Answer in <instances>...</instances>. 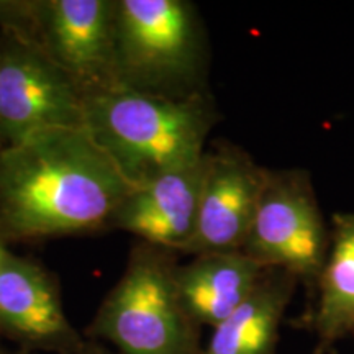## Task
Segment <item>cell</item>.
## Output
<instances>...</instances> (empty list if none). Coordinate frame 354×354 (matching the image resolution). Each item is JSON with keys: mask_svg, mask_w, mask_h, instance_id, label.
I'll return each mask as SVG.
<instances>
[{"mask_svg": "<svg viewBox=\"0 0 354 354\" xmlns=\"http://www.w3.org/2000/svg\"><path fill=\"white\" fill-rule=\"evenodd\" d=\"M131 190L84 127L35 133L0 149V243L109 232Z\"/></svg>", "mask_w": 354, "mask_h": 354, "instance_id": "1", "label": "cell"}, {"mask_svg": "<svg viewBox=\"0 0 354 354\" xmlns=\"http://www.w3.org/2000/svg\"><path fill=\"white\" fill-rule=\"evenodd\" d=\"M218 120L210 91L169 99L112 86L84 95V128L133 187L198 161Z\"/></svg>", "mask_w": 354, "mask_h": 354, "instance_id": "2", "label": "cell"}, {"mask_svg": "<svg viewBox=\"0 0 354 354\" xmlns=\"http://www.w3.org/2000/svg\"><path fill=\"white\" fill-rule=\"evenodd\" d=\"M209 43L189 0H117L115 86L185 99L209 91Z\"/></svg>", "mask_w": 354, "mask_h": 354, "instance_id": "3", "label": "cell"}, {"mask_svg": "<svg viewBox=\"0 0 354 354\" xmlns=\"http://www.w3.org/2000/svg\"><path fill=\"white\" fill-rule=\"evenodd\" d=\"M179 254L138 241L84 336L117 354H202L201 326L176 286Z\"/></svg>", "mask_w": 354, "mask_h": 354, "instance_id": "4", "label": "cell"}, {"mask_svg": "<svg viewBox=\"0 0 354 354\" xmlns=\"http://www.w3.org/2000/svg\"><path fill=\"white\" fill-rule=\"evenodd\" d=\"M117 0H0V33L26 44L84 95L115 86Z\"/></svg>", "mask_w": 354, "mask_h": 354, "instance_id": "5", "label": "cell"}, {"mask_svg": "<svg viewBox=\"0 0 354 354\" xmlns=\"http://www.w3.org/2000/svg\"><path fill=\"white\" fill-rule=\"evenodd\" d=\"M330 246L312 176L302 167L268 169L243 253L315 287Z\"/></svg>", "mask_w": 354, "mask_h": 354, "instance_id": "6", "label": "cell"}, {"mask_svg": "<svg viewBox=\"0 0 354 354\" xmlns=\"http://www.w3.org/2000/svg\"><path fill=\"white\" fill-rule=\"evenodd\" d=\"M84 127V92L26 44L0 33V136L3 148L55 128Z\"/></svg>", "mask_w": 354, "mask_h": 354, "instance_id": "7", "label": "cell"}, {"mask_svg": "<svg viewBox=\"0 0 354 354\" xmlns=\"http://www.w3.org/2000/svg\"><path fill=\"white\" fill-rule=\"evenodd\" d=\"M268 169L228 141L207 148L196 230L180 256L241 251Z\"/></svg>", "mask_w": 354, "mask_h": 354, "instance_id": "8", "label": "cell"}, {"mask_svg": "<svg viewBox=\"0 0 354 354\" xmlns=\"http://www.w3.org/2000/svg\"><path fill=\"white\" fill-rule=\"evenodd\" d=\"M30 354H71L86 336L66 313L55 274L26 256L0 258V339Z\"/></svg>", "mask_w": 354, "mask_h": 354, "instance_id": "9", "label": "cell"}, {"mask_svg": "<svg viewBox=\"0 0 354 354\" xmlns=\"http://www.w3.org/2000/svg\"><path fill=\"white\" fill-rule=\"evenodd\" d=\"M205 174V153L192 165L133 187L113 220L112 230L180 256L192 238Z\"/></svg>", "mask_w": 354, "mask_h": 354, "instance_id": "10", "label": "cell"}, {"mask_svg": "<svg viewBox=\"0 0 354 354\" xmlns=\"http://www.w3.org/2000/svg\"><path fill=\"white\" fill-rule=\"evenodd\" d=\"M266 269L243 251L192 256L176 269L184 308L198 326H218L251 294Z\"/></svg>", "mask_w": 354, "mask_h": 354, "instance_id": "11", "label": "cell"}, {"mask_svg": "<svg viewBox=\"0 0 354 354\" xmlns=\"http://www.w3.org/2000/svg\"><path fill=\"white\" fill-rule=\"evenodd\" d=\"M313 290L315 302L295 325L315 336V353L325 354L354 336V212L331 218L328 253Z\"/></svg>", "mask_w": 354, "mask_h": 354, "instance_id": "12", "label": "cell"}, {"mask_svg": "<svg viewBox=\"0 0 354 354\" xmlns=\"http://www.w3.org/2000/svg\"><path fill=\"white\" fill-rule=\"evenodd\" d=\"M300 282L282 269H266L251 294L215 326L202 354H276L279 330Z\"/></svg>", "mask_w": 354, "mask_h": 354, "instance_id": "13", "label": "cell"}, {"mask_svg": "<svg viewBox=\"0 0 354 354\" xmlns=\"http://www.w3.org/2000/svg\"><path fill=\"white\" fill-rule=\"evenodd\" d=\"M71 354H117L113 349H110L105 344H102L95 339H84V343L79 346L76 351H73Z\"/></svg>", "mask_w": 354, "mask_h": 354, "instance_id": "14", "label": "cell"}, {"mask_svg": "<svg viewBox=\"0 0 354 354\" xmlns=\"http://www.w3.org/2000/svg\"><path fill=\"white\" fill-rule=\"evenodd\" d=\"M0 354H30V353L20 351V349H7V348H3L2 344H0Z\"/></svg>", "mask_w": 354, "mask_h": 354, "instance_id": "15", "label": "cell"}, {"mask_svg": "<svg viewBox=\"0 0 354 354\" xmlns=\"http://www.w3.org/2000/svg\"><path fill=\"white\" fill-rule=\"evenodd\" d=\"M3 148V141H2V136H0V149Z\"/></svg>", "mask_w": 354, "mask_h": 354, "instance_id": "16", "label": "cell"}]
</instances>
